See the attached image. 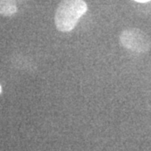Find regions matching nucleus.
<instances>
[{
  "instance_id": "obj_1",
  "label": "nucleus",
  "mask_w": 151,
  "mask_h": 151,
  "mask_svg": "<svg viewBox=\"0 0 151 151\" xmlns=\"http://www.w3.org/2000/svg\"><path fill=\"white\" fill-rule=\"evenodd\" d=\"M86 10L87 5L83 0H62L55 14L57 29L60 32L71 31Z\"/></svg>"
},
{
  "instance_id": "obj_2",
  "label": "nucleus",
  "mask_w": 151,
  "mask_h": 151,
  "mask_svg": "<svg viewBox=\"0 0 151 151\" xmlns=\"http://www.w3.org/2000/svg\"><path fill=\"white\" fill-rule=\"evenodd\" d=\"M120 44L124 48L137 53L147 52L151 46L150 40L144 31L139 29H126L120 34Z\"/></svg>"
},
{
  "instance_id": "obj_3",
  "label": "nucleus",
  "mask_w": 151,
  "mask_h": 151,
  "mask_svg": "<svg viewBox=\"0 0 151 151\" xmlns=\"http://www.w3.org/2000/svg\"><path fill=\"white\" fill-rule=\"evenodd\" d=\"M17 12L15 0H0V14L3 16H13Z\"/></svg>"
},
{
  "instance_id": "obj_4",
  "label": "nucleus",
  "mask_w": 151,
  "mask_h": 151,
  "mask_svg": "<svg viewBox=\"0 0 151 151\" xmlns=\"http://www.w3.org/2000/svg\"><path fill=\"white\" fill-rule=\"evenodd\" d=\"M136 2H139V3H147V2H150L151 0H134Z\"/></svg>"
},
{
  "instance_id": "obj_5",
  "label": "nucleus",
  "mask_w": 151,
  "mask_h": 151,
  "mask_svg": "<svg viewBox=\"0 0 151 151\" xmlns=\"http://www.w3.org/2000/svg\"><path fill=\"white\" fill-rule=\"evenodd\" d=\"M2 92V87H1V86H0V93Z\"/></svg>"
}]
</instances>
